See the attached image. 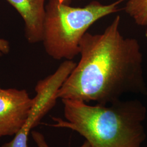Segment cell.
<instances>
[{
    "mask_svg": "<svg viewBox=\"0 0 147 147\" xmlns=\"http://www.w3.org/2000/svg\"><path fill=\"white\" fill-rule=\"evenodd\" d=\"M65 2H66L67 3H68V4H71V2L73 0H64Z\"/></svg>",
    "mask_w": 147,
    "mask_h": 147,
    "instance_id": "9",
    "label": "cell"
},
{
    "mask_svg": "<svg viewBox=\"0 0 147 147\" xmlns=\"http://www.w3.org/2000/svg\"><path fill=\"white\" fill-rule=\"evenodd\" d=\"M19 13L25 24V34L28 42L42 40L45 15V0H6Z\"/></svg>",
    "mask_w": 147,
    "mask_h": 147,
    "instance_id": "5",
    "label": "cell"
},
{
    "mask_svg": "<svg viewBox=\"0 0 147 147\" xmlns=\"http://www.w3.org/2000/svg\"><path fill=\"white\" fill-rule=\"evenodd\" d=\"M117 16L103 32L85 34L79 63L58 90L57 98L110 105L128 93L147 94L138 40L124 37Z\"/></svg>",
    "mask_w": 147,
    "mask_h": 147,
    "instance_id": "1",
    "label": "cell"
},
{
    "mask_svg": "<svg viewBox=\"0 0 147 147\" xmlns=\"http://www.w3.org/2000/svg\"><path fill=\"white\" fill-rule=\"evenodd\" d=\"M124 10L137 25L147 27V0H128Z\"/></svg>",
    "mask_w": 147,
    "mask_h": 147,
    "instance_id": "6",
    "label": "cell"
},
{
    "mask_svg": "<svg viewBox=\"0 0 147 147\" xmlns=\"http://www.w3.org/2000/svg\"><path fill=\"white\" fill-rule=\"evenodd\" d=\"M1 90H2V88H0V91H1Z\"/></svg>",
    "mask_w": 147,
    "mask_h": 147,
    "instance_id": "10",
    "label": "cell"
},
{
    "mask_svg": "<svg viewBox=\"0 0 147 147\" xmlns=\"http://www.w3.org/2000/svg\"><path fill=\"white\" fill-rule=\"evenodd\" d=\"M10 51L9 42L5 39L0 38V56L8 54Z\"/></svg>",
    "mask_w": 147,
    "mask_h": 147,
    "instance_id": "8",
    "label": "cell"
},
{
    "mask_svg": "<svg viewBox=\"0 0 147 147\" xmlns=\"http://www.w3.org/2000/svg\"><path fill=\"white\" fill-rule=\"evenodd\" d=\"M125 0L103 5L93 1L73 7L64 0H49L45 6L42 42L47 55L56 60H73L80 54L81 40L95 22L119 11Z\"/></svg>",
    "mask_w": 147,
    "mask_h": 147,
    "instance_id": "3",
    "label": "cell"
},
{
    "mask_svg": "<svg viewBox=\"0 0 147 147\" xmlns=\"http://www.w3.org/2000/svg\"><path fill=\"white\" fill-rule=\"evenodd\" d=\"M62 101L65 120L52 117L55 123L50 126L75 131L92 147H141L146 139L147 109L139 100H119L107 105Z\"/></svg>",
    "mask_w": 147,
    "mask_h": 147,
    "instance_id": "2",
    "label": "cell"
},
{
    "mask_svg": "<svg viewBox=\"0 0 147 147\" xmlns=\"http://www.w3.org/2000/svg\"><path fill=\"white\" fill-rule=\"evenodd\" d=\"M31 135L38 147H50L47 143L45 137L42 133L37 131H32ZM80 147H92L88 142L85 140L84 143Z\"/></svg>",
    "mask_w": 147,
    "mask_h": 147,
    "instance_id": "7",
    "label": "cell"
},
{
    "mask_svg": "<svg viewBox=\"0 0 147 147\" xmlns=\"http://www.w3.org/2000/svg\"><path fill=\"white\" fill-rule=\"evenodd\" d=\"M33 105L25 89L0 91V138L15 136L26 123Z\"/></svg>",
    "mask_w": 147,
    "mask_h": 147,
    "instance_id": "4",
    "label": "cell"
}]
</instances>
